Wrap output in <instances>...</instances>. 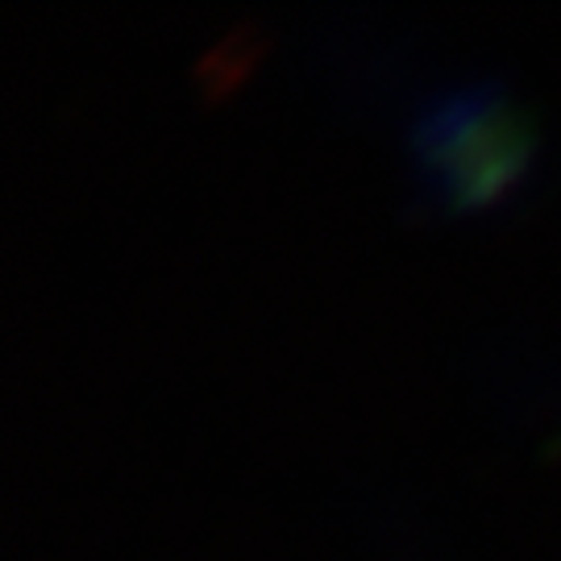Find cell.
<instances>
[{
  "mask_svg": "<svg viewBox=\"0 0 561 561\" xmlns=\"http://www.w3.org/2000/svg\"><path fill=\"white\" fill-rule=\"evenodd\" d=\"M416 196L437 217H474L503 204L537 162L533 108L495 76L428 92L408 121Z\"/></svg>",
  "mask_w": 561,
  "mask_h": 561,
  "instance_id": "1",
  "label": "cell"
}]
</instances>
